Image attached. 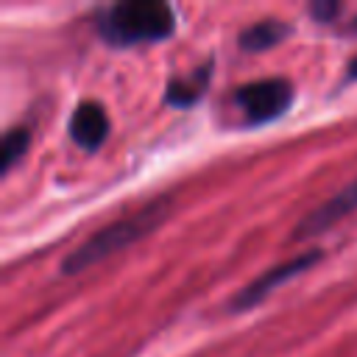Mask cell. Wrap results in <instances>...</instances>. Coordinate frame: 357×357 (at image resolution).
<instances>
[{
    "label": "cell",
    "instance_id": "cell-12",
    "mask_svg": "<svg viewBox=\"0 0 357 357\" xmlns=\"http://www.w3.org/2000/svg\"><path fill=\"white\" fill-rule=\"evenodd\" d=\"M346 33H357V17H354V20L346 25Z\"/></svg>",
    "mask_w": 357,
    "mask_h": 357
},
{
    "label": "cell",
    "instance_id": "cell-6",
    "mask_svg": "<svg viewBox=\"0 0 357 357\" xmlns=\"http://www.w3.org/2000/svg\"><path fill=\"white\" fill-rule=\"evenodd\" d=\"M70 137L84 151H98L109 137V114L98 100H81L70 114Z\"/></svg>",
    "mask_w": 357,
    "mask_h": 357
},
{
    "label": "cell",
    "instance_id": "cell-5",
    "mask_svg": "<svg viewBox=\"0 0 357 357\" xmlns=\"http://www.w3.org/2000/svg\"><path fill=\"white\" fill-rule=\"evenodd\" d=\"M357 212V178H351L343 190H337L335 195H329L324 204H318L315 209H310L298 226L293 229L290 240L293 243H304V240H312L324 231H329L332 226H337L346 215Z\"/></svg>",
    "mask_w": 357,
    "mask_h": 357
},
{
    "label": "cell",
    "instance_id": "cell-10",
    "mask_svg": "<svg viewBox=\"0 0 357 357\" xmlns=\"http://www.w3.org/2000/svg\"><path fill=\"white\" fill-rule=\"evenodd\" d=\"M343 11V3H335V0H318L310 6V17H315V22H335L337 14Z\"/></svg>",
    "mask_w": 357,
    "mask_h": 357
},
{
    "label": "cell",
    "instance_id": "cell-3",
    "mask_svg": "<svg viewBox=\"0 0 357 357\" xmlns=\"http://www.w3.org/2000/svg\"><path fill=\"white\" fill-rule=\"evenodd\" d=\"M321 257H324L321 248H307V251H301V254H296V257H290V259H284V262H279V265L262 271L259 276H254L245 287H240V290L231 296L229 310H231V312H245V310H251L254 304H259L262 298H268L279 284H284V282L301 276L304 271H310Z\"/></svg>",
    "mask_w": 357,
    "mask_h": 357
},
{
    "label": "cell",
    "instance_id": "cell-11",
    "mask_svg": "<svg viewBox=\"0 0 357 357\" xmlns=\"http://www.w3.org/2000/svg\"><path fill=\"white\" fill-rule=\"evenodd\" d=\"M346 78L349 81H357V53L349 59V64H346Z\"/></svg>",
    "mask_w": 357,
    "mask_h": 357
},
{
    "label": "cell",
    "instance_id": "cell-4",
    "mask_svg": "<svg viewBox=\"0 0 357 357\" xmlns=\"http://www.w3.org/2000/svg\"><path fill=\"white\" fill-rule=\"evenodd\" d=\"M290 100H293V84L287 78H259L234 89V103L240 106L243 117L254 126L284 114Z\"/></svg>",
    "mask_w": 357,
    "mask_h": 357
},
{
    "label": "cell",
    "instance_id": "cell-2",
    "mask_svg": "<svg viewBox=\"0 0 357 357\" xmlns=\"http://www.w3.org/2000/svg\"><path fill=\"white\" fill-rule=\"evenodd\" d=\"M167 212H170V201L167 198H153L145 206L134 209L131 215L106 223L103 229H98L92 237H86L75 251H70L61 259V273H81V271L103 262L106 257L134 245L137 240L151 234L165 220Z\"/></svg>",
    "mask_w": 357,
    "mask_h": 357
},
{
    "label": "cell",
    "instance_id": "cell-7",
    "mask_svg": "<svg viewBox=\"0 0 357 357\" xmlns=\"http://www.w3.org/2000/svg\"><path fill=\"white\" fill-rule=\"evenodd\" d=\"M287 33H290V25L282 20H257L237 33V45L245 53H259V50L276 47Z\"/></svg>",
    "mask_w": 357,
    "mask_h": 357
},
{
    "label": "cell",
    "instance_id": "cell-9",
    "mask_svg": "<svg viewBox=\"0 0 357 357\" xmlns=\"http://www.w3.org/2000/svg\"><path fill=\"white\" fill-rule=\"evenodd\" d=\"M31 145V131L25 126H14L3 134V142H0V173L6 176L28 151Z\"/></svg>",
    "mask_w": 357,
    "mask_h": 357
},
{
    "label": "cell",
    "instance_id": "cell-1",
    "mask_svg": "<svg viewBox=\"0 0 357 357\" xmlns=\"http://www.w3.org/2000/svg\"><path fill=\"white\" fill-rule=\"evenodd\" d=\"M95 31L112 47L162 42L176 31V14L162 0H123L95 14Z\"/></svg>",
    "mask_w": 357,
    "mask_h": 357
},
{
    "label": "cell",
    "instance_id": "cell-8",
    "mask_svg": "<svg viewBox=\"0 0 357 357\" xmlns=\"http://www.w3.org/2000/svg\"><path fill=\"white\" fill-rule=\"evenodd\" d=\"M209 75H212V67L204 64V67H195L190 75H176L167 81V89H165V100L170 106H192L204 92H206V84H209Z\"/></svg>",
    "mask_w": 357,
    "mask_h": 357
}]
</instances>
